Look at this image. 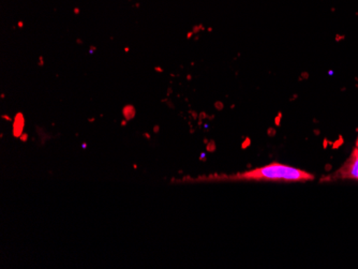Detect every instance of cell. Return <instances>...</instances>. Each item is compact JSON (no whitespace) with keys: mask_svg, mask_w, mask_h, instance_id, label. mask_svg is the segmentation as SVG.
Masks as SVG:
<instances>
[{"mask_svg":"<svg viewBox=\"0 0 358 269\" xmlns=\"http://www.w3.org/2000/svg\"><path fill=\"white\" fill-rule=\"evenodd\" d=\"M3 119L9 120V122H10V120H11V118L8 117V116H6V115H3Z\"/></svg>","mask_w":358,"mask_h":269,"instance_id":"11","label":"cell"},{"mask_svg":"<svg viewBox=\"0 0 358 269\" xmlns=\"http://www.w3.org/2000/svg\"><path fill=\"white\" fill-rule=\"evenodd\" d=\"M82 148H83V150H86V148H87V144H86V143L82 144Z\"/></svg>","mask_w":358,"mask_h":269,"instance_id":"10","label":"cell"},{"mask_svg":"<svg viewBox=\"0 0 358 269\" xmlns=\"http://www.w3.org/2000/svg\"><path fill=\"white\" fill-rule=\"evenodd\" d=\"M249 145H250V138H246L241 146H243V150H246Z\"/></svg>","mask_w":358,"mask_h":269,"instance_id":"5","label":"cell"},{"mask_svg":"<svg viewBox=\"0 0 358 269\" xmlns=\"http://www.w3.org/2000/svg\"><path fill=\"white\" fill-rule=\"evenodd\" d=\"M127 122L126 120H124V122H122V126H126Z\"/></svg>","mask_w":358,"mask_h":269,"instance_id":"12","label":"cell"},{"mask_svg":"<svg viewBox=\"0 0 358 269\" xmlns=\"http://www.w3.org/2000/svg\"><path fill=\"white\" fill-rule=\"evenodd\" d=\"M201 160H202V161H206V154H201Z\"/></svg>","mask_w":358,"mask_h":269,"instance_id":"7","label":"cell"},{"mask_svg":"<svg viewBox=\"0 0 358 269\" xmlns=\"http://www.w3.org/2000/svg\"><path fill=\"white\" fill-rule=\"evenodd\" d=\"M327 180H358V148L355 147L352 152L349 159L345 162L339 170L334 173Z\"/></svg>","mask_w":358,"mask_h":269,"instance_id":"2","label":"cell"},{"mask_svg":"<svg viewBox=\"0 0 358 269\" xmlns=\"http://www.w3.org/2000/svg\"><path fill=\"white\" fill-rule=\"evenodd\" d=\"M145 138H148V140H150V136L148 133H144Z\"/></svg>","mask_w":358,"mask_h":269,"instance_id":"9","label":"cell"},{"mask_svg":"<svg viewBox=\"0 0 358 269\" xmlns=\"http://www.w3.org/2000/svg\"><path fill=\"white\" fill-rule=\"evenodd\" d=\"M28 138H29V136H28L27 133H24L22 134V136L21 138H20V140H21L22 142H23V143H26V142H27L28 140Z\"/></svg>","mask_w":358,"mask_h":269,"instance_id":"6","label":"cell"},{"mask_svg":"<svg viewBox=\"0 0 358 269\" xmlns=\"http://www.w3.org/2000/svg\"><path fill=\"white\" fill-rule=\"evenodd\" d=\"M24 126H25V122L23 118L21 120L16 119L13 124V136L15 138H20L23 134Z\"/></svg>","mask_w":358,"mask_h":269,"instance_id":"3","label":"cell"},{"mask_svg":"<svg viewBox=\"0 0 358 269\" xmlns=\"http://www.w3.org/2000/svg\"><path fill=\"white\" fill-rule=\"evenodd\" d=\"M134 170H136V168H138V164L134 163Z\"/></svg>","mask_w":358,"mask_h":269,"instance_id":"13","label":"cell"},{"mask_svg":"<svg viewBox=\"0 0 358 269\" xmlns=\"http://www.w3.org/2000/svg\"><path fill=\"white\" fill-rule=\"evenodd\" d=\"M356 147L358 148V138H357V140H356Z\"/></svg>","mask_w":358,"mask_h":269,"instance_id":"14","label":"cell"},{"mask_svg":"<svg viewBox=\"0 0 358 269\" xmlns=\"http://www.w3.org/2000/svg\"><path fill=\"white\" fill-rule=\"evenodd\" d=\"M231 180H285V182H309L315 180L310 173L280 163H271L263 168L231 176Z\"/></svg>","mask_w":358,"mask_h":269,"instance_id":"1","label":"cell"},{"mask_svg":"<svg viewBox=\"0 0 358 269\" xmlns=\"http://www.w3.org/2000/svg\"><path fill=\"white\" fill-rule=\"evenodd\" d=\"M207 152H214L216 150V143H215V140H210L207 143L206 147Z\"/></svg>","mask_w":358,"mask_h":269,"instance_id":"4","label":"cell"},{"mask_svg":"<svg viewBox=\"0 0 358 269\" xmlns=\"http://www.w3.org/2000/svg\"><path fill=\"white\" fill-rule=\"evenodd\" d=\"M159 129H160V128H159V126H155V128H154V132H155V133H158V132H159Z\"/></svg>","mask_w":358,"mask_h":269,"instance_id":"8","label":"cell"}]
</instances>
